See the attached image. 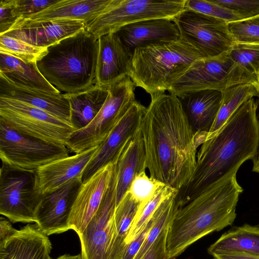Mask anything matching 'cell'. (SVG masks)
Here are the masks:
<instances>
[{"mask_svg":"<svg viewBox=\"0 0 259 259\" xmlns=\"http://www.w3.org/2000/svg\"><path fill=\"white\" fill-rule=\"evenodd\" d=\"M98 49V38L84 28L48 47L36 66L60 92H80L96 84Z\"/></svg>","mask_w":259,"mask_h":259,"instance_id":"4","label":"cell"},{"mask_svg":"<svg viewBox=\"0 0 259 259\" xmlns=\"http://www.w3.org/2000/svg\"><path fill=\"white\" fill-rule=\"evenodd\" d=\"M0 75L19 87L52 95L61 94L42 76L36 63H27L2 52H0Z\"/></svg>","mask_w":259,"mask_h":259,"instance_id":"26","label":"cell"},{"mask_svg":"<svg viewBox=\"0 0 259 259\" xmlns=\"http://www.w3.org/2000/svg\"><path fill=\"white\" fill-rule=\"evenodd\" d=\"M115 163L110 182L96 213L79 235L82 259H108L116 205Z\"/></svg>","mask_w":259,"mask_h":259,"instance_id":"13","label":"cell"},{"mask_svg":"<svg viewBox=\"0 0 259 259\" xmlns=\"http://www.w3.org/2000/svg\"><path fill=\"white\" fill-rule=\"evenodd\" d=\"M202 54L181 37L137 48L134 51L129 76L135 87L152 95L168 91L171 84Z\"/></svg>","mask_w":259,"mask_h":259,"instance_id":"5","label":"cell"},{"mask_svg":"<svg viewBox=\"0 0 259 259\" xmlns=\"http://www.w3.org/2000/svg\"><path fill=\"white\" fill-rule=\"evenodd\" d=\"M129 76L108 88V95L101 109L86 126L73 132L65 145L76 153L101 145L136 101L135 88Z\"/></svg>","mask_w":259,"mask_h":259,"instance_id":"7","label":"cell"},{"mask_svg":"<svg viewBox=\"0 0 259 259\" xmlns=\"http://www.w3.org/2000/svg\"><path fill=\"white\" fill-rule=\"evenodd\" d=\"M186 0H111L85 29L99 38L126 25L155 18L174 19L185 9Z\"/></svg>","mask_w":259,"mask_h":259,"instance_id":"8","label":"cell"},{"mask_svg":"<svg viewBox=\"0 0 259 259\" xmlns=\"http://www.w3.org/2000/svg\"><path fill=\"white\" fill-rule=\"evenodd\" d=\"M164 185L162 183L147 176L145 171L135 177L127 191L139 205V210L135 217L142 211L157 191Z\"/></svg>","mask_w":259,"mask_h":259,"instance_id":"33","label":"cell"},{"mask_svg":"<svg viewBox=\"0 0 259 259\" xmlns=\"http://www.w3.org/2000/svg\"><path fill=\"white\" fill-rule=\"evenodd\" d=\"M99 146L56 160L36 169L38 187L41 193L53 191L71 180L82 177Z\"/></svg>","mask_w":259,"mask_h":259,"instance_id":"21","label":"cell"},{"mask_svg":"<svg viewBox=\"0 0 259 259\" xmlns=\"http://www.w3.org/2000/svg\"><path fill=\"white\" fill-rule=\"evenodd\" d=\"M212 1L236 12L244 19L259 15V0H212Z\"/></svg>","mask_w":259,"mask_h":259,"instance_id":"38","label":"cell"},{"mask_svg":"<svg viewBox=\"0 0 259 259\" xmlns=\"http://www.w3.org/2000/svg\"><path fill=\"white\" fill-rule=\"evenodd\" d=\"M195 134L207 135L218 113L222 92L204 90L178 97Z\"/></svg>","mask_w":259,"mask_h":259,"instance_id":"23","label":"cell"},{"mask_svg":"<svg viewBox=\"0 0 259 259\" xmlns=\"http://www.w3.org/2000/svg\"><path fill=\"white\" fill-rule=\"evenodd\" d=\"M213 259H259L258 255L240 252H227L215 254Z\"/></svg>","mask_w":259,"mask_h":259,"instance_id":"43","label":"cell"},{"mask_svg":"<svg viewBox=\"0 0 259 259\" xmlns=\"http://www.w3.org/2000/svg\"><path fill=\"white\" fill-rule=\"evenodd\" d=\"M98 41L96 85L108 88L129 76L132 56L115 32Z\"/></svg>","mask_w":259,"mask_h":259,"instance_id":"18","label":"cell"},{"mask_svg":"<svg viewBox=\"0 0 259 259\" xmlns=\"http://www.w3.org/2000/svg\"><path fill=\"white\" fill-rule=\"evenodd\" d=\"M169 226L161 232L142 259H176L170 257L166 248V240Z\"/></svg>","mask_w":259,"mask_h":259,"instance_id":"39","label":"cell"},{"mask_svg":"<svg viewBox=\"0 0 259 259\" xmlns=\"http://www.w3.org/2000/svg\"><path fill=\"white\" fill-rule=\"evenodd\" d=\"M257 107L253 98L249 99L213 137L202 144L191 178L177 194L179 207L209 185L237 173L245 161L255 159L259 146Z\"/></svg>","mask_w":259,"mask_h":259,"instance_id":"2","label":"cell"},{"mask_svg":"<svg viewBox=\"0 0 259 259\" xmlns=\"http://www.w3.org/2000/svg\"><path fill=\"white\" fill-rule=\"evenodd\" d=\"M64 95L70 105V124L76 131L88 125L98 114L108 97V90L95 84Z\"/></svg>","mask_w":259,"mask_h":259,"instance_id":"27","label":"cell"},{"mask_svg":"<svg viewBox=\"0 0 259 259\" xmlns=\"http://www.w3.org/2000/svg\"><path fill=\"white\" fill-rule=\"evenodd\" d=\"M172 20L180 37L198 50L204 58L228 52L235 44L228 22L224 20L188 9Z\"/></svg>","mask_w":259,"mask_h":259,"instance_id":"12","label":"cell"},{"mask_svg":"<svg viewBox=\"0 0 259 259\" xmlns=\"http://www.w3.org/2000/svg\"><path fill=\"white\" fill-rule=\"evenodd\" d=\"M35 170L2 162L0 170V213L12 223L36 222L42 198Z\"/></svg>","mask_w":259,"mask_h":259,"instance_id":"9","label":"cell"},{"mask_svg":"<svg viewBox=\"0 0 259 259\" xmlns=\"http://www.w3.org/2000/svg\"><path fill=\"white\" fill-rule=\"evenodd\" d=\"M207 252L211 256L227 252L259 256V226L245 224L233 227L211 244Z\"/></svg>","mask_w":259,"mask_h":259,"instance_id":"28","label":"cell"},{"mask_svg":"<svg viewBox=\"0 0 259 259\" xmlns=\"http://www.w3.org/2000/svg\"><path fill=\"white\" fill-rule=\"evenodd\" d=\"M52 248L36 223L27 224L0 242V259H50Z\"/></svg>","mask_w":259,"mask_h":259,"instance_id":"20","label":"cell"},{"mask_svg":"<svg viewBox=\"0 0 259 259\" xmlns=\"http://www.w3.org/2000/svg\"><path fill=\"white\" fill-rule=\"evenodd\" d=\"M146 108L136 100L134 102L111 133L100 145L83 171L82 183L103 167L116 161L127 142L140 128Z\"/></svg>","mask_w":259,"mask_h":259,"instance_id":"15","label":"cell"},{"mask_svg":"<svg viewBox=\"0 0 259 259\" xmlns=\"http://www.w3.org/2000/svg\"><path fill=\"white\" fill-rule=\"evenodd\" d=\"M256 81L253 83L257 93H258V98H259V70L257 72V73L255 75Z\"/></svg>","mask_w":259,"mask_h":259,"instance_id":"45","label":"cell"},{"mask_svg":"<svg viewBox=\"0 0 259 259\" xmlns=\"http://www.w3.org/2000/svg\"><path fill=\"white\" fill-rule=\"evenodd\" d=\"M85 26L84 22L78 20L33 22L19 19L4 34L36 47L48 48L77 33Z\"/></svg>","mask_w":259,"mask_h":259,"instance_id":"17","label":"cell"},{"mask_svg":"<svg viewBox=\"0 0 259 259\" xmlns=\"http://www.w3.org/2000/svg\"><path fill=\"white\" fill-rule=\"evenodd\" d=\"M177 190L164 185L157 191L142 211L135 218L125 241L126 245L131 242L142 231L160 204Z\"/></svg>","mask_w":259,"mask_h":259,"instance_id":"32","label":"cell"},{"mask_svg":"<svg viewBox=\"0 0 259 259\" xmlns=\"http://www.w3.org/2000/svg\"><path fill=\"white\" fill-rule=\"evenodd\" d=\"M0 121L19 134L64 145L69 136L76 131L71 124L41 109L2 97Z\"/></svg>","mask_w":259,"mask_h":259,"instance_id":"10","label":"cell"},{"mask_svg":"<svg viewBox=\"0 0 259 259\" xmlns=\"http://www.w3.org/2000/svg\"><path fill=\"white\" fill-rule=\"evenodd\" d=\"M185 9L218 18L228 23L244 19L236 12L218 5L212 0H186Z\"/></svg>","mask_w":259,"mask_h":259,"instance_id":"35","label":"cell"},{"mask_svg":"<svg viewBox=\"0 0 259 259\" xmlns=\"http://www.w3.org/2000/svg\"><path fill=\"white\" fill-rule=\"evenodd\" d=\"M82 183V176L78 177L53 191L42 194L35 223L47 236L70 230V212Z\"/></svg>","mask_w":259,"mask_h":259,"instance_id":"14","label":"cell"},{"mask_svg":"<svg viewBox=\"0 0 259 259\" xmlns=\"http://www.w3.org/2000/svg\"><path fill=\"white\" fill-rule=\"evenodd\" d=\"M0 97L17 100L38 108L71 124L70 105L64 94L52 95L19 87L0 75Z\"/></svg>","mask_w":259,"mask_h":259,"instance_id":"22","label":"cell"},{"mask_svg":"<svg viewBox=\"0 0 259 259\" xmlns=\"http://www.w3.org/2000/svg\"><path fill=\"white\" fill-rule=\"evenodd\" d=\"M253 161L252 171L259 173V146L256 156Z\"/></svg>","mask_w":259,"mask_h":259,"instance_id":"44","label":"cell"},{"mask_svg":"<svg viewBox=\"0 0 259 259\" xmlns=\"http://www.w3.org/2000/svg\"><path fill=\"white\" fill-rule=\"evenodd\" d=\"M115 162L99 170L80 187L69 219L70 229L74 230L78 236L82 234L100 207L110 182Z\"/></svg>","mask_w":259,"mask_h":259,"instance_id":"16","label":"cell"},{"mask_svg":"<svg viewBox=\"0 0 259 259\" xmlns=\"http://www.w3.org/2000/svg\"><path fill=\"white\" fill-rule=\"evenodd\" d=\"M243 189L236 173L204 189L179 207L168 227L166 248L177 257L203 237L231 226L236 218V206Z\"/></svg>","mask_w":259,"mask_h":259,"instance_id":"3","label":"cell"},{"mask_svg":"<svg viewBox=\"0 0 259 259\" xmlns=\"http://www.w3.org/2000/svg\"><path fill=\"white\" fill-rule=\"evenodd\" d=\"M48 51V48L36 47L3 34L0 35V52L27 63H36Z\"/></svg>","mask_w":259,"mask_h":259,"instance_id":"31","label":"cell"},{"mask_svg":"<svg viewBox=\"0 0 259 259\" xmlns=\"http://www.w3.org/2000/svg\"><path fill=\"white\" fill-rule=\"evenodd\" d=\"M115 166L117 204L128 191L135 177L147 168L145 147L140 128L121 150Z\"/></svg>","mask_w":259,"mask_h":259,"instance_id":"24","label":"cell"},{"mask_svg":"<svg viewBox=\"0 0 259 259\" xmlns=\"http://www.w3.org/2000/svg\"><path fill=\"white\" fill-rule=\"evenodd\" d=\"M253 97H258V93L252 83L236 85L222 92L221 106L206 140L213 137L231 116L244 103Z\"/></svg>","mask_w":259,"mask_h":259,"instance_id":"30","label":"cell"},{"mask_svg":"<svg viewBox=\"0 0 259 259\" xmlns=\"http://www.w3.org/2000/svg\"><path fill=\"white\" fill-rule=\"evenodd\" d=\"M115 33L132 56L137 48L180 38L176 24L172 19L168 18L142 20L124 26Z\"/></svg>","mask_w":259,"mask_h":259,"instance_id":"19","label":"cell"},{"mask_svg":"<svg viewBox=\"0 0 259 259\" xmlns=\"http://www.w3.org/2000/svg\"><path fill=\"white\" fill-rule=\"evenodd\" d=\"M59 0H9L14 15L25 19L57 3Z\"/></svg>","mask_w":259,"mask_h":259,"instance_id":"37","label":"cell"},{"mask_svg":"<svg viewBox=\"0 0 259 259\" xmlns=\"http://www.w3.org/2000/svg\"><path fill=\"white\" fill-rule=\"evenodd\" d=\"M228 53L235 62L250 73L255 75L259 70V46L235 44Z\"/></svg>","mask_w":259,"mask_h":259,"instance_id":"36","label":"cell"},{"mask_svg":"<svg viewBox=\"0 0 259 259\" xmlns=\"http://www.w3.org/2000/svg\"><path fill=\"white\" fill-rule=\"evenodd\" d=\"M154 222V214L142 231L130 243L127 244L123 259H135Z\"/></svg>","mask_w":259,"mask_h":259,"instance_id":"40","label":"cell"},{"mask_svg":"<svg viewBox=\"0 0 259 259\" xmlns=\"http://www.w3.org/2000/svg\"><path fill=\"white\" fill-rule=\"evenodd\" d=\"M69 149L64 145L27 136L0 121V157L2 162L28 170H36L66 157Z\"/></svg>","mask_w":259,"mask_h":259,"instance_id":"11","label":"cell"},{"mask_svg":"<svg viewBox=\"0 0 259 259\" xmlns=\"http://www.w3.org/2000/svg\"><path fill=\"white\" fill-rule=\"evenodd\" d=\"M255 81V76L235 62L228 51L196 60L171 84L168 91L177 97L204 90L222 92L236 85L253 84Z\"/></svg>","mask_w":259,"mask_h":259,"instance_id":"6","label":"cell"},{"mask_svg":"<svg viewBox=\"0 0 259 259\" xmlns=\"http://www.w3.org/2000/svg\"><path fill=\"white\" fill-rule=\"evenodd\" d=\"M18 21L14 15L9 0L0 2V35L8 32Z\"/></svg>","mask_w":259,"mask_h":259,"instance_id":"41","label":"cell"},{"mask_svg":"<svg viewBox=\"0 0 259 259\" xmlns=\"http://www.w3.org/2000/svg\"><path fill=\"white\" fill-rule=\"evenodd\" d=\"M17 231L13 227L11 223L6 219H0V242L5 240L13 235Z\"/></svg>","mask_w":259,"mask_h":259,"instance_id":"42","label":"cell"},{"mask_svg":"<svg viewBox=\"0 0 259 259\" xmlns=\"http://www.w3.org/2000/svg\"><path fill=\"white\" fill-rule=\"evenodd\" d=\"M235 44L259 46V15L228 23Z\"/></svg>","mask_w":259,"mask_h":259,"instance_id":"34","label":"cell"},{"mask_svg":"<svg viewBox=\"0 0 259 259\" xmlns=\"http://www.w3.org/2000/svg\"><path fill=\"white\" fill-rule=\"evenodd\" d=\"M111 0H59L27 19L33 22L57 20L81 21L85 25L98 16Z\"/></svg>","mask_w":259,"mask_h":259,"instance_id":"25","label":"cell"},{"mask_svg":"<svg viewBox=\"0 0 259 259\" xmlns=\"http://www.w3.org/2000/svg\"><path fill=\"white\" fill-rule=\"evenodd\" d=\"M139 208V204L128 191L116 204L108 259H123L127 247L125 241Z\"/></svg>","mask_w":259,"mask_h":259,"instance_id":"29","label":"cell"},{"mask_svg":"<svg viewBox=\"0 0 259 259\" xmlns=\"http://www.w3.org/2000/svg\"><path fill=\"white\" fill-rule=\"evenodd\" d=\"M140 128L150 177L179 191L195 170L199 145L178 97L151 95Z\"/></svg>","mask_w":259,"mask_h":259,"instance_id":"1","label":"cell"}]
</instances>
